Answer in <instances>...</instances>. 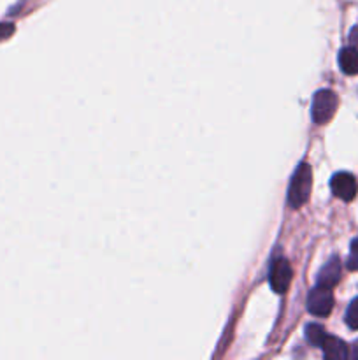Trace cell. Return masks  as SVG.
Wrapping results in <instances>:
<instances>
[{"label":"cell","mask_w":358,"mask_h":360,"mask_svg":"<svg viewBox=\"0 0 358 360\" xmlns=\"http://www.w3.org/2000/svg\"><path fill=\"white\" fill-rule=\"evenodd\" d=\"M305 336H307V341L311 345H314V347H321L323 340L326 338V333L319 323H309V326L305 327Z\"/></svg>","instance_id":"cell-9"},{"label":"cell","mask_w":358,"mask_h":360,"mask_svg":"<svg viewBox=\"0 0 358 360\" xmlns=\"http://www.w3.org/2000/svg\"><path fill=\"white\" fill-rule=\"evenodd\" d=\"M337 105H339V98H337V95L332 90H319L314 95L311 109L314 123H318V125L329 123L332 120V116L336 115Z\"/></svg>","instance_id":"cell-2"},{"label":"cell","mask_w":358,"mask_h":360,"mask_svg":"<svg viewBox=\"0 0 358 360\" xmlns=\"http://www.w3.org/2000/svg\"><path fill=\"white\" fill-rule=\"evenodd\" d=\"M333 308V294L332 288L316 285L307 297V309L314 316H329Z\"/></svg>","instance_id":"cell-3"},{"label":"cell","mask_w":358,"mask_h":360,"mask_svg":"<svg viewBox=\"0 0 358 360\" xmlns=\"http://www.w3.org/2000/svg\"><path fill=\"white\" fill-rule=\"evenodd\" d=\"M319 348L323 350L325 359L329 360H346L350 357V348H347V345L336 336H326Z\"/></svg>","instance_id":"cell-6"},{"label":"cell","mask_w":358,"mask_h":360,"mask_svg":"<svg viewBox=\"0 0 358 360\" xmlns=\"http://www.w3.org/2000/svg\"><path fill=\"white\" fill-rule=\"evenodd\" d=\"M351 42H353V46L358 44V27H354L351 30Z\"/></svg>","instance_id":"cell-13"},{"label":"cell","mask_w":358,"mask_h":360,"mask_svg":"<svg viewBox=\"0 0 358 360\" xmlns=\"http://www.w3.org/2000/svg\"><path fill=\"white\" fill-rule=\"evenodd\" d=\"M346 266L350 271H358V238L351 243L350 257H347Z\"/></svg>","instance_id":"cell-11"},{"label":"cell","mask_w":358,"mask_h":360,"mask_svg":"<svg viewBox=\"0 0 358 360\" xmlns=\"http://www.w3.org/2000/svg\"><path fill=\"white\" fill-rule=\"evenodd\" d=\"M357 179L350 172H337L330 179V190H332L333 195L337 199L344 200V202H350L357 195Z\"/></svg>","instance_id":"cell-4"},{"label":"cell","mask_w":358,"mask_h":360,"mask_svg":"<svg viewBox=\"0 0 358 360\" xmlns=\"http://www.w3.org/2000/svg\"><path fill=\"white\" fill-rule=\"evenodd\" d=\"M346 323L350 329L358 330V297L353 299V301H351V304L347 306Z\"/></svg>","instance_id":"cell-10"},{"label":"cell","mask_w":358,"mask_h":360,"mask_svg":"<svg viewBox=\"0 0 358 360\" xmlns=\"http://www.w3.org/2000/svg\"><path fill=\"white\" fill-rule=\"evenodd\" d=\"M269 283L276 294H284L291 283V267L286 259H276L269 273Z\"/></svg>","instance_id":"cell-5"},{"label":"cell","mask_w":358,"mask_h":360,"mask_svg":"<svg viewBox=\"0 0 358 360\" xmlns=\"http://www.w3.org/2000/svg\"><path fill=\"white\" fill-rule=\"evenodd\" d=\"M312 186V171L311 165L307 162H300L298 167L295 169L293 176H291L290 188H288V206L290 207H300L304 206L311 195Z\"/></svg>","instance_id":"cell-1"},{"label":"cell","mask_w":358,"mask_h":360,"mask_svg":"<svg viewBox=\"0 0 358 360\" xmlns=\"http://www.w3.org/2000/svg\"><path fill=\"white\" fill-rule=\"evenodd\" d=\"M339 67L344 74H347V76L358 74V48L350 46V48L340 49Z\"/></svg>","instance_id":"cell-8"},{"label":"cell","mask_w":358,"mask_h":360,"mask_svg":"<svg viewBox=\"0 0 358 360\" xmlns=\"http://www.w3.org/2000/svg\"><path fill=\"white\" fill-rule=\"evenodd\" d=\"M351 357H353V359H358V341H357V343H354L353 350H351Z\"/></svg>","instance_id":"cell-14"},{"label":"cell","mask_w":358,"mask_h":360,"mask_svg":"<svg viewBox=\"0 0 358 360\" xmlns=\"http://www.w3.org/2000/svg\"><path fill=\"white\" fill-rule=\"evenodd\" d=\"M340 273H343V269H340L339 259H337V257H333V259H330L329 262L321 267V271L318 273V285H321V287L333 288L337 283H339Z\"/></svg>","instance_id":"cell-7"},{"label":"cell","mask_w":358,"mask_h":360,"mask_svg":"<svg viewBox=\"0 0 358 360\" xmlns=\"http://www.w3.org/2000/svg\"><path fill=\"white\" fill-rule=\"evenodd\" d=\"M13 32H14L13 23H0V41H4V39L9 37Z\"/></svg>","instance_id":"cell-12"}]
</instances>
